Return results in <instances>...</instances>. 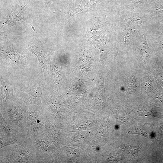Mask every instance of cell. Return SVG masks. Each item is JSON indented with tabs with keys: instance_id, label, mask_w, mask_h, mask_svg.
Wrapping results in <instances>:
<instances>
[{
	"instance_id": "cell-13",
	"label": "cell",
	"mask_w": 163,
	"mask_h": 163,
	"mask_svg": "<svg viewBox=\"0 0 163 163\" xmlns=\"http://www.w3.org/2000/svg\"><path fill=\"white\" fill-rule=\"evenodd\" d=\"M142 0H136L135 1V2H140Z\"/></svg>"
},
{
	"instance_id": "cell-1",
	"label": "cell",
	"mask_w": 163,
	"mask_h": 163,
	"mask_svg": "<svg viewBox=\"0 0 163 163\" xmlns=\"http://www.w3.org/2000/svg\"><path fill=\"white\" fill-rule=\"evenodd\" d=\"M1 109V114L6 121L22 138L27 141L29 138L26 128L27 107L19 103H10Z\"/></svg>"
},
{
	"instance_id": "cell-8",
	"label": "cell",
	"mask_w": 163,
	"mask_h": 163,
	"mask_svg": "<svg viewBox=\"0 0 163 163\" xmlns=\"http://www.w3.org/2000/svg\"><path fill=\"white\" fill-rule=\"evenodd\" d=\"M146 34L144 35L142 41L139 46V49L141 53L143 59L145 62L146 58L149 56L150 53V49L146 40Z\"/></svg>"
},
{
	"instance_id": "cell-2",
	"label": "cell",
	"mask_w": 163,
	"mask_h": 163,
	"mask_svg": "<svg viewBox=\"0 0 163 163\" xmlns=\"http://www.w3.org/2000/svg\"><path fill=\"white\" fill-rule=\"evenodd\" d=\"M27 107L26 128L28 137L40 135L53 126L40 106L32 104Z\"/></svg>"
},
{
	"instance_id": "cell-10",
	"label": "cell",
	"mask_w": 163,
	"mask_h": 163,
	"mask_svg": "<svg viewBox=\"0 0 163 163\" xmlns=\"http://www.w3.org/2000/svg\"><path fill=\"white\" fill-rule=\"evenodd\" d=\"M53 0H44L45 3L47 7L49 8Z\"/></svg>"
},
{
	"instance_id": "cell-3",
	"label": "cell",
	"mask_w": 163,
	"mask_h": 163,
	"mask_svg": "<svg viewBox=\"0 0 163 163\" xmlns=\"http://www.w3.org/2000/svg\"><path fill=\"white\" fill-rule=\"evenodd\" d=\"M46 132L29 138L24 147L32 155L35 163H42L47 157L53 155L55 148Z\"/></svg>"
},
{
	"instance_id": "cell-5",
	"label": "cell",
	"mask_w": 163,
	"mask_h": 163,
	"mask_svg": "<svg viewBox=\"0 0 163 163\" xmlns=\"http://www.w3.org/2000/svg\"><path fill=\"white\" fill-rule=\"evenodd\" d=\"M0 149L12 144L23 146L26 141L6 121L0 114Z\"/></svg>"
},
{
	"instance_id": "cell-6",
	"label": "cell",
	"mask_w": 163,
	"mask_h": 163,
	"mask_svg": "<svg viewBox=\"0 0 163 163\" xmlns=\"http://www.w3.org/2000/svg\"><path fill=\"white\" fill-rule=\"evenodd\" d=\"M22 96L21 100L27 105L35 104L40 106L42 104L43 96L40 89H30Z\"/></svg>"
},
{
	"instance_id": "cell-4",
	"label": "cell",
	"mask_w": 163,
	"mask_h": 163,
	"mask_svg": "<svg viewBox=\"0 0 163 163\" xmlns=\"http://www.w3.org/2000/svg\"><path fill=\"white\" fill-rule=\"evenodd\" d=\"M0 163H35L32 154L22 146L9 145L0 149Z\"/></svg>"
},
{
	"instance_id": "cell-12",
	"label": "cell",
	"mask_w": 163,
	"mask_h": 163,
	"mask_svg": "<svg viewBox=\"0 0 163 163\" xmlns=\"http://www.w3.org/2000/svg\"><path fill=\"white\" fill-rule=\"evenodd\" d=\"M30 24L31 25L32 29L35 32V30L34 27L31 24Z\"/></svg>"
},
{
	"instance_id": "cell-11",
	"label": "cell",
	"mask_w": 163,
	"mask_h": 163,
	"mask_svg": "<svg viewBox=\"0 0 163 163\" xmlns=\"http://www.w3.org/2000/svg\"><path fill=\"white\" fill-rule=\"evenodd\" d=\"M159 46L160 48L163 50V42H160L159 43Z\"/></svg>"
},
{
	"instance_id": "cell-9",
	"label": "cell",
	"mask_w": 163,
	"mask_h": 163,
	"mask_svg": "<svg viewBox=\"0 0 163 163\" xmlns=\"http://www.w3.org/2000/svg\"><path fill=\"white\" fill-rule=\"evenodd\" d=\"M139 150L138 147L129 145L125 147L124 151L127 153L129 154H134L137 153Z\"/></svg>"
},
{
	"instance_id": "cell-7",
	"label": "cell",
	"mask_w": 163,
	"mask_h": 163,
	"mask_svg": "<svg viewBox=\"0 0 163 163\" xmlns=\"http://www.w3.org/2000/svg\"><path fill=\"white\" fill-rule=\"evenodd\" d=\"M153 123H145L138 125L126 130L128 134H136L149 138L150 136L152 127Z\"/></svg>"
}]
</instances>
